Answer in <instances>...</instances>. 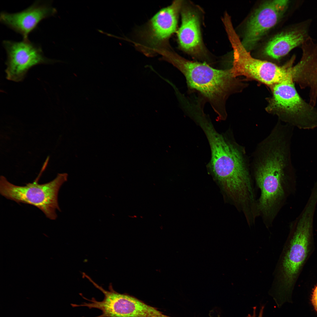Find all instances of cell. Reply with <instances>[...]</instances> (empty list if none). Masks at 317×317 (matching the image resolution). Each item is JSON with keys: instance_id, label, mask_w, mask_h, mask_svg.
I'll return each instance as SVG.
<instances>
[{"instance_id": "cell-5", "label": "cell", "mask_w": 317, "mask_h": 317, "mask_svg": "<svg viewBox=\"0 0 317 317\" xmlns=\"http://www.w3.org/2000/svg\"><path fill=\"white\" fill-rule=\"evenodd\" d=\"M273 96L267 108L280 119L301 129L317 127V109L305 101L299 95L291 78L272 87Z\"/></svg>"}, {"instance_id": "cell-3", "label": "cell", "mask_w": 317, "mask_h": 317, "mask_svg": "<svg viewBox=\"0 0 317 317\" xmlns=\"http://www.w3.org/2000/svg\"><path fill=\"white\" fill-rule=\"evenodd\" d=\"M170 56L169 61L184 75L190 88L197 90L206 99L217 114L218 119H225L226 100L235 92L237 83L230 69H214L175 54Z\"/></svg>"}, {"instance_id": "cell-16", "label": "cell", "mask_w": 317, "mask_h": 317, "mask_svg": "<svg viewBox=\"0 0 317 317\" xmlns=\"http://www.w3.org/2000/svg\"><path fill=\"white\" fill-rule=\"evenodd\" d=\"M311 301L314 309L317 312V284L313 289Z\"/></svg>"}, {"instance_id": "cell-2", "label": "cell", "mask_w": 317, "mask_h": 317, "mask_svg": "<svg viewBox=\"0 0 317 317\" xmlns=\"http://www.w3.org/2000/svg\"><path fill=\"white\" fill-rule=\"evenodd\" d=\"M200 126L211 149L209 167L227 197L234 202L248 198L255 188L250 160L245 147L238 143L232 136L219 134L208 120Z\"/></svg>"}, {"instance_id": "cell-4", "label": "cell", "mask_w": 317, "mask_h": 317, "mask_svg": "<svg viewBox=\"0 0 317 317\" xmlns=\"http://www.w3.org/2000/svg\"><path fill=\"white\" fill-rule=\"evenodd\" d=\"M294 229L278 268L276 277V294L286 297L308 253L312 219L311 212L306 211Z\"/></svg>"}, {"instance_id": "cell-7", "label": "cell", "mask_w": 317, "mask_h": 317, "mask_svg": "<svg viewBox=\"0 0 317 317\" xmlns=\"http://www.w3.org/2000/svg\"><path fill=\"white\" fill-rule=\"evenodd\" d=\"M233 50L232 67L230 69L236 77L244 76L272 87L289 78H293L294 58L284 65L279 66L271 62L253 57L243 45L235 31L228 35Z\"/></svg>"}, {"instance_id": "cell-11", "label": "cell", "mask_w": 317, "mask_h": 317, "mask_svg": "<svg viewBox=\"0 0 317 317\" xmlns=\"http://www.w3.org/2000/svg\"><path fill=\"white\" fill-rule=\"evenodd\" d=\"M56 9L50 1L37 0L26 9L19 12H1L0 21L3 24L20 34L23 39H28L29 34L37 28L42 20L54 16Z\"/></svg>"}, {"instance_id": "cell-6", "label": "cell", "mask_w": 317, "mask_h": 317, "mask_svg": "<svg viewBox=\"0 0 317 317\" xmlns=\"http://www.w3.org/2000/svg\"><path fill=\"white\" fill-rule=\"evenodd\" d=\"M66 173L58 174L53 181L39 184L36 180L25 186H18L9 182L3 176L0 178V193L7 199L18 203L33 205L41 210L48 218L54 220L57 215L56 210L60 211L58 195L62 184L67 179Z\"/></svg>"}, {"instance_id": "cell-15", "label": "cell", "mask_w": 317, "mask_h": 317, "mask_svg": "<svg viewBox=\"0 0 317 317\" xmlns=\"http://www.w3.org/2000/svg\"><path fill=\"white\" fill-rule=\"evenodd\" d=\"M305 28H297L281 32L274 37L267 44L264 52L267 56L279 59L287 55L292 49L305 41Z\"/></svg>"}, {"instance_id": "cell-1", "label": "cell", "mask_w": 317, "mask_h": 317, "mask_svg": "<svg viewBox=\"0 0 317 317\" xmlns=\"http://www.w3.org/2000/svg\"><path fill=\"white\" fill-rule=\"evenodd\" d=\"M291 144L289 139L283 136L267 137L257 144L250 159L252 177L260 191L259 217L268 228L283 206L289 186L295 179Z\"/></svg>"}, {"instance_id": "cell-13", "label": "cell", "mask_w": 317, "mask_h": 317, "mask_svg": "<svg viewBox=\"0 0 317 317\" xmlns=\"http://www.w3.org/2000/svg\"><path fill=\"white\" fill-rule=\"evenodd\" d=\"M181 14L182 23L177 35L180 46L190 54L201 56L204 49L198 14L195 10L187 6L182 8Z\"/></svg>"}, {"instance_id": "cell-10", "label": "cell", "mask_w": 317, "mask_h": 317, "mask_svg": "<svg viewBox=\"0 0 317 317\" xmlns=\"http://www.w3.org/2000/svg\"><path fill=\"white\" fill-rule=\"evenodd\" d=\"M289 1H268L255 11L247 22L242 43L246 49L252 48L263 36L278 23L285 12Z\"/></svg>"}, {"instance_id": "cell-9", "label": "cell", "mask_w": 317, "mask_h": 317, "mask_svg": "<svg viewBox=\"0 0 317 317\" xmlns=\"http://www.w3.org/2000/svg\"><path fill=\"white\" fill-rule=\"evenodd\" d=\"M2 44L7 55L6 72L9 80L21 81L33 67L55 62L45 57L41 47L28 39L20 42L5 40Z\"/></svg>"}, {"instance_id": "cell-12", "label": "cell", "mask_w": 317, "mask_h": 317, "mask_svg": "<svg viewBox=\"0 0 317 317\" xmlns=\"http://www.w3.org/2000/svg\"><path fill=\"white\" fill-rule=\"evenodd\" d=\"M302 44L301 58L294 66V80L301 88H309V104L315 107L317 99V43L309 38Z\"/></svg>"}, {"instance_id": "cell-17", "label": "cell", "mask_w": 317, "mask_h": 317, "mask_svg": "<svg viewBox=\"0 0 317 317\" xmlns=\"http://www.w3.org/2000/svg\"><path fill=\"white\" fill-rule=\"evenodd\" d=\"M264 308V306H262L260 309L259 315L257 317H263V314ZM256 307H253V313L252 314V315H251L250 314H249L247 317H257L256 312Z\"/></svg>"}, {"instance_id": "cell-14", "label": "cell", "mask_w": 317, "mask_h": 317, "mask_svg": "<svg viewBox=\"0 0 317 317\" xmlns=\"http://www.w3.org/2000/svg\"><path fill=\"white\" fill-rule=\"evenodd\" d=\"M181 1H175L158 12L151 18L149 26L148 40L156 44L168 39L176 31Z\"/></svg>"}, {"instance_id": "cell-8", "label": "cell", "mask_w": 317, "mask_h": 317, "mask_svg": "<svg viewBox=\"0 0 317 317\" xmlns=\"http://www.w3.org/2000/svg\"><path fill=\"white\" fill-rule=\"evenodd\" d=\"M92 284L104 295V299L101 301L92 298L91 299L87 298L86 300L89 302L84 303V306L90 309L97 308L102 311L101 315L95 317H171L134 297L117 292L111 283L109 284L108 291L95 282Z\"/></svg>"}]
</instances>
